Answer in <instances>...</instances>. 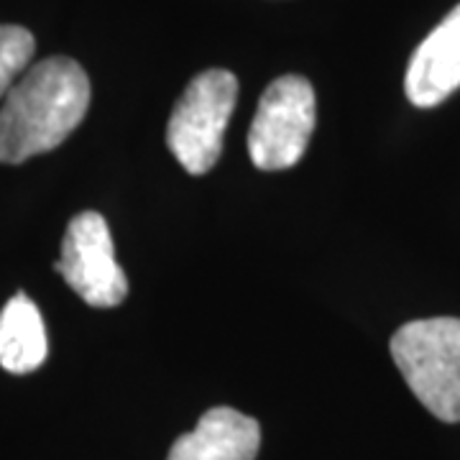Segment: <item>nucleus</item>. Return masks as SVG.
I'll use <instances>...</instances> for the list:
<instances>
[{"label":"nucleus","mask_w":460,"mask_h":460,"mask_svg":"<svg viewBox=\"0 0 460 460\" xmlns=\"http://www.w3.org/2000/svg\"><path fill=\"white\" fill-rule=\"evenodd\" d=\"M90 108L87 72L69 57H49L18 80L0 108V162L47 154L83 123Z\"/></svg>","instance_id":"nucleus-1"},{"label":"nucleus","mask_w":460,"mask_h":460,"mask_svg":"<svg viewBox=\"0 0 460 460\" xmlns=\"http://www.w3.org/2000/svg\"><path fill=\"white\" fill-rule=\"evenodd\" d=\"M392 358L422 407L443 422H460V320L429 317L396 330Z\"/></svg>","instance_id":"nucleus-2"},{"label":"nucleus","mask_w":460,"mask_h":460,"mask_svg":"<svg viewBox=\"0 0 460 460\" xmlns=\"http://www.w3.org/2000/svg\"><path fill=\"white\" fill-rule=\"evenodd\" d=\"M238 80L228 69H208L187 84L166 126V146L190 174L210 172L220 154Z\"/></svg>","instance_id":"nucleus-3"},{"label":"nucleus","mask_w":460,"mask_h":460,"mask_svg":"<svg viewBox=\"0 0 460 460\" xmlns=\"http://www.w3.org/2000/svg\"><path fill=\"white\" fill-rule=\"evenodd\" d=\"M314 128V90L305 77L284 75L269 84L259 100L248 131L251 162L263 172L295 166Z\"/></svg>","instance_id":"nucleus-4"},{"label":"nucleus","mask_w":460,"mask_h":460,"mask_svg":"<svg viewBox=\"0 0 460 460\" xmlns=\"http://www.w3.org/2000/svg\"><path fill=\"white\" fill-rule=\"evenodd\" d=\"M75 295L98 310L120 305L128 295V281L115 261L113 238L100 213H80L69 220L62 256L54 263Z\"/></svg>","instance_id":"nucleus-5"},{"label":"nucleus","mask_w":460,"mask_h":460,"mask_svg":"<svg viewBox=\"0 0 460 460\" xmlns=\"http://www.w3.org/2000/svg\"><path fill=\"white\" fill-rule=\"evenodd\" d=\"M460 87V3L411 54L404 93L417 108H435Z\"/></svg>","instance_id":"nucleus-6"},{"label":"nucleus","mask_w":460,"mask_h":460,"mask_svg":"<svg viewBox=\"0 0 460 460\" xmlns=\"http://www.w3.org/2000/svg\"><path fill=\"white\" fill-rule=\"evenodd\" d=\"M261 428L253 417L230 407H215L198 428L177 438L166 460H256Z\"/></svg>","instance_id":"nucleus-7"},{"label":"nucleus","mask_w":460,"mask_h":460,"mask_svg":"<svg viewBox=\"0 0 460 460\" xmlns=\"http://www.w3.org/2000/svg\"><path fill=\"white\" fill-rule=\"evenodd\" d=\"M49 343L39 307L16 295L0 313V366L11 374H31L47 361Z\"/></svg>","instance_id":"nucleus-8"},{"label":"nucleus","mask_w":460,"mask_h":460,"mask_svg":"<svg viewBox=\"0 0 460 460\" xmlns=\"http://www.w3.org/2000/svg\"><path fill=\"white\" fill-rule=\"evenodd\" d=\"M36 51L33 33L23 26H3L0 23V98L16 84L18 75L29 66Z\"/></svg>","instance_id":"nucleus-9"}]
</instances>
